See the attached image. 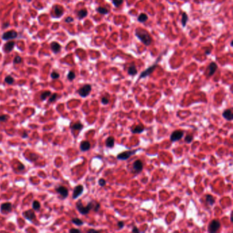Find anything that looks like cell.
Masks as SVG:
<instances>
[{"label": "cell", "mask_w": 233, "mask_h": 233, "mask_svg": "<svg viewBox=\"0 0 233 233\" xmlns=\"http://www.w3.org/2000/svg\"><path fill=\"white\" fill-rule=\"evenodd\" d=\"M135 34L138 38V39H140L141 43L146 44V46H149L151 44L152 38L146 30L138 27L135 29Z\"/></svg>", "instance_id": "1"}, {"label": "cell", "mask_w": 233, "mask_h": 233, "mask_svg": "<svg viewBox=\"0 0 233 233\" xmlns=\"http://www.w3.org/2000/svg\"><path fill=\"white\" fill-rule=\"evenodd\" d=\"M95 201H91L88 204H87L86 206H84L82 204V200H79L76 203V208L78 210V211L82 215H87L90 213V211L94 209V204H95Z\"/></svg>", "instance_id": "2"}, {"label": "cell", "mask_w": 233, "mask_h": 233, "mask_svg": "<svg viewBox=\"0 0 233 233\" xmlns=\"http://www.w3.org/2000/svg\"><path fill=\"white\" fill-rule=\"evenodd\" d=\"M221 227V224L218 220H213L211 221L208 226V230L211 233L216 232L217 231L220 230Z\"/></svg>", "instance_id": "3"}, {"label": "cell", "mask_w": 233, "mask_h": 233, "mask_svg": "<svg viewBox=\"0 0 233 233\" xmlns=\"http://www.w3.org/2000/svg\"><path fill=\"white\" fill-rule=\"evenodd\" d=\"M138 151V150H128V151L123 152V153H121L118 154V155H117V159L118 160H122V161L127 160L128 159H129L131 156L134 155Z\"/></svg>", "instance_id": "4"}, {"label": "cell", "mask_w": 233, "mask_h": 233, "mask_svg": "<svg viewBox=\"0 0 233 233\" xmlns=\"http://www.w3.org/2000/svg\"><path fill=\"white\" fill-rule=\"evenodd\" d=\"M184 135V131L181 130H176V131H173L170 135V140L172 142L177 141L181 140Z\"/></svg>", "instance_id": "5"}, {"label": "cell", "mask_w": 233, "mask_h": 233, "mask_svg": "<svg viewBox=\"0 0 233 233\" xmlns=\"http://www.w3.org/2000/svg\"><path fill=\"white\" fill-rule=\"evenodd\" d=\"M91 90H92V86L90 84H86L78 90V93L82 97H86L90 94Z\"/></svg>", "instance_id": "6"}, {"label": "cell", "mask_w": 233, "mask_h": 233, "mask_svg": "<svg viewBox=\"0 0 233 233\" xmlns=\"http://www.w3.org/2000/svg\"><path fill=\"white\" fill-rule=\"evenodd\" d=\"M55 190L56 191L58 194H60V196L62 197L63 199L64 198H67L68 196V190L67 187H65L64 186H59V187H56Z\"/></svg>", "instance_id": "7"}, {"label": "cell", "mask_w": 233, "mask_h": 233, "mask_svg": "<svg viewBox=\"0 0 233 233\" xmlns=\"http://www.w3.org/2000/svg\"><path fill=\"white\" fill-rule=\"evenodd\" d=\"M83 192V187L81 185H77L74 188L73 193V199H77V197H79Z\"/></svg>", "instance_id": "8"}, {"label": "cell", "mask_w": 233, "mask_h": 233, "mask_svg": "<svg viewBox=\"0 0 233 233\" xmlns=\"http://www.w3.org/2000/svg\"><path fill=\"white\" fill-rule=\"evenodd\" d=\"M12 204L10 202H6L3 203L1 205V212L2 213H4V214H7V213H10L12 211Z\"/></svg>", "instance_id": "9"}, {"label": "cell", "mask_w": 233, "mask_h": 233, "mask_svg": "<svg viewBox=\"0 0 233 233\" xmlns=\"http://www.w3.org/2000/svg\"><path fill=\"white\" fill-rule=\"evenodd\" d=\"M156 64L153 65V66H152V67H149L146 69V70H145L144 71H143L142 73H141L140 76V79H142V78H144V77H146L148 76H149L150 75H151V73H153V72L155 70V68H156Z\"/></svg>", "instance_id": "10"}, {"label": "cell", "mask_w": 233, "mask_h": 233, "mask_svg": "<svg viewBox=\"0 0 233 233\" xmlns=\"http://www.w3.org/2000/svg\"><path fill=\"white\" fill-rule=\"evenodd\" d=\"M17 36V33L15 31L11 30L4 33L3 36H2V38H3V40L13 39V38H15Z\"/></svg>", "instance_id": "11"}, {"label": "cell", "mask_w": 233, "mask_h": 233, "mask_svg": "<svg viewBox=\"0 0 233 233\" xmlns=\"http://www.w3.org/2000/svg\"><path fill=\"white\" fill-rule=\"evenodd\" d=\"M133 170L136 172H140L143 170V163L141 160H136L133 164Z\"/></svg>", "instance_id": "12"}, {"label": "cell", "mask_w": 233, "mask_h": 233, "mask_svg": "<svg viewBox=\"0 0 233 233\" xmlns=\"http://www.w3.org/2000/svg\"><path fill=\"white\" fill-rule=\"evenodd\" d=\"M23 216L27 219V220H29V221H32L34 219H35L36 217V215H35V213L33 210H28V211H25L23 213Z\"/></svg>", "instance_id": "13"}, {"label": "cell", "mask_w": 233, "mask_h": 233, "mask_svg": "<svg viewBox=\"0 0 233 233\" xmlns=\"http://www.w3.org/2000/svg\"><path fill=\"white\" fill-rule=\"evenodd\" d=\"M144 131V126L142 124H139L138 125L131 129V132L134 134H139V133H142Z\"/></svg>", "instance_id": "14"}, {"label": "cell", "mask_w": 233, "mask_h": 233, "mask_svg": "<svg viewBox=\"0 0 233 233\" xmlns=\"http://www.w3.org/2000/svg\"><path fill=\"white\" fill-rule=\"evenodd\" d=\"M209 73H208V77H211L215 73L216 70L217 69V65L215 62H211L209 66Z\"/></svg>", "instance_id": "15"}, {"label": "cell", "mask_w": 233, "mask_h": 233, "mask_svg": "<svg viewBox=\"0 0 233 233\" xmlns=\"http://www.w3.org/2000/svg\"><path fill=\"white\" fill-rule=\"evenodd\" d=\"M222 116L224 118L227 120L228 121H231L233 118V115L232 110L230 109H227L224 111L222 114Z\"/></svg>", "instance_id": "16"}, {"label": "cell", "mask_w": 233, "mask_h": 233, "mask_svg": "<svg viewBox=\"0 0 233 233\" xmlns=\"http://www.w3.org/2000/svg\"><path fill=\"white\" fill-rule=\"evenodd\" d=\"M90 143L88 141H82V143L80 144V149L83 152L87 151V150H89L90 149Z\"/></svg>", "instance_id": "17"}, {"label": "cell", "mask_w": 233, "mask_h": 233, "mask_svg": "<svg viewBox=\"0 0 233 233\" xmlns=\"http://www.w3.org/2000/svg\"><path fill=\"white\" fill-rule=\"evenodd\" d=\"M114 144H115V139H114V137L110 136L109 138H107V139L105 141L106 147L112 148L114 146Z\"/></svg>", "instance_id": "18"}, {"label": "cell", "mask_w": 233, "mask_h": 233, "mask_svg": "<svg viewBox=\"0 0 233 233\" xmlns=\"http://www.w3.org/2000/svg\"><path fill=\"white\" fill-rule=\"evenodd\" d=\"M54 12H55V14L56 15L57 17H59L60 16H62L63 14L64 13V10H63V8L60 6H55V9H54Z\"/></svg>", "instance_id": "19"}, {"label": "cell", "mask_w": 233, "mask_h": 233, "mask_svg": "<svg viewBox=\"0 0 233 233\" xmlns=\"http://www.w3.org/2000/svg\"><path fill=\"white\" fill-rule=\"evenodd\" d=\"M14 46V42L13 41H11V42H8L5 44V47H4V50L6 53H9L10 51H12V49H13Z\"/></svg>", "instance_id": "20"}, {"label": "cell", "mask_w": 233, "mask_h": 233, "mask_svg": "<svg viewBox=\"0 0 233 233\" xmlns=\"http://www.w3.org/2000/svg\"><path fill=\"white\" fill-rule=\"evenodd\" d=\"M83 124H82L81 123H79V122L70 124V129L73 130H76V131H81V130L83 129Z\"/></svg>", "instance_id": "21"}, {"label": "cell", "mask_w": 233, "mask_h": 233, "mask_svg": "<svg viewBox=\"0 0 233 233\" xmlns=\"http://www.w3.org/2000/svg\"><path fill=\"white\" fill-rule=\"evenodd\" d=\"M206 202L208 205L209 206H213V204L215 203V200L213 196H211L210 194H208L206 196Z\"/></svg>", "instance_id": "22"}, {"label": "cell", "mask_w": 233, "mask_h": 233, "mask_svg": "<svg viewBox=\"0 0 233 233\" xmlns=\"http://www.w3.org/2000/svg\"><path fill=\"white\" fill-rule=\"evenodd\" d=\"M51 48L52 51L54 52V53H58L60 52V49H61V47L58 43H52L51 44Z\"/></svg>", "instance_id": "23"}, {"label": "cell", "mask_w": 233, "mask_h": 233, "mask_svg": "<svg viewBox=\"0 0 233 233\" xmlns=\"http://www.w3.org/2000/svg\"><path fill=\"white\" fill-rule=\"evenodd\" d=\"M138 73V70H137L136 67L133 65V66H131V67L129 68L128 69V74L131 76H133V75H137Z\"/></svg>", "instance_id": "24"}, {"label": "cell", "mask_w": 233, "mask_h": 233, "mask_svg": "<svg viewBox=\"0 0 233 233\" xmlns=\"http://www.w3.org/2000/svg\"><path fill=\"white\" fill-rule=\"evenodd\" d=\"M88 15V11L86 9H82L78 12V17L79 19H83Z\"/></svg>", "instance_id": "25"}, {"label": "cell", "mask_w": 233, "mask_h": 233, "mask_svg": "<svg viewBox=\"0 0 233 233\" xmlns=\"http://www.w3.org/2000/svg\"><path fill=\"white\" fill-rule=\"evenodd\" d=\"M71 222L76 225V226H82L83 224V223H84L82 220H80L79 218H73V219H72Z\"/></svg>", "instance_id": "26"}, {"label": "cell", "mask_w": 233, "mask_h": 233, "mask_svg": "<svg viewBox=\"0 0 233 233\" xmlns=\"http://www.w3.org/2000/svg\"><path fill=\"white\" fill-rule=\"evenodd\" d=\"M138 20L139 22L140 23H144L145 21H146L148 20V16L146 14H141L140 15H139L138 18Z\"/></svg>", "instance_id": "27"}, {"label": "cell", "mask_w": 233, "mask_h": 233, "mask_svg": "<svg viewBox=\"0 0 233 233\" xmlns=\"http://www.w3.org/2000/svg\"><path fill=\"white\" fill-rule=\"evenodd\" d=\"M187 21H188V17H187V14L184 12V13H183L182 14V20H181L183 27H185Z\"/></svg>", "instance_id": "28"}, {"label": "cell", "mask_w": 233, "mask_h": 233, "mask_svg": "<svg viewBox=\"0 0 233 233\" xmlns=\"http://www.w3.org/2000/svg\"><path fill=\"white\" fill-rule=\"evenodd\" d=\"M51 93L50 91H45V92H43V93L41 94L40 99L43 100H45V99H46L47 97H50V96H51Z\"/></svg>", "instance_id": "29"}, {"label": "cell", "mask_w": 233, "mask_h": 233, "mask_svg": "<svg viewBox=\"0 0 233 233\" xmlns=\"http://www.w3.org/2000/svg\"><path fill=\"white\" fill-rule=\"evenodd\" d=\"M97 12H99V13L102 14H107L109 13V10L105 8H103V7H99L97 8Z\"/></svg>", "instance_id": "30"}, {"label": "cell", "mask_w": 233, "mask_h": 233, "mask_svg": "<svg viewBox=\"0 0 233 233\" xmlns=\"http://www.w3.org/2000/svg\"><path fill=\"white\" fill-rule=\"evenodd\" d=\"M32 208L34 211H38L40 209V204L38 201H34L32 203Z\"/></svg>", "instance_id": "31"}, {"label": "cell", "mask_w": 233, "mask_h": 233, "mask_svg": "<svg viewBox=\"0 0 233 233\" xmlns=\"http://www.w3.org/2000/svg\"><path fill=\"white\" fill-rule=\"evenodd\" d=\"M193 140H194V136L191 135H187L185 138V141L186 143H191L193 141Z\"/></svg>", "instance_id": "32"}, {"label": "cell", "mask_w": 233, "mask_h": 233, "mask_svg": "<svg viewBox=\"0 0 233 233\" xmlns=\"http://www.w3.org/2000/svg\"><path fill=\"white\" fill-rule=\"evenodd\" d=\"M109 103V96H108V97H103L102 99H101V103H102L103 105H107V104Z\"/></svg>", "instance_id": "33"}, {"label": "cell", "mask_w": 233, "mask_h": 233, "mask_svg": "<svg viewBox=\"0 0 233 233\" xmlns=\"http://www.w3.org/2000/svg\"><path fill=\"white\" fill-rule=\"evenodd\" d=\"M5 82H6L8 84H12L14 82V79L12 78V77H10V76H8V77H6L5 79Z\"/></svg>", "instance_id": "34"}, {"label": "cell", "mask_w": 233, "mask_h": 233, "mask_svg": "<svg viewBox=\"0 0 233 233\" xmlns=\"http://www.w3.org/2000/svg\"><path fill=\"white\" fill-rule=\"evenodd\" d=\"M112 3L116 7H118L123 3V0H113Z\"/></svg>", "instance_id": "35"}, {"label": "cell", "mask_w": 233, "mask_h": 233, "mask_svg": "<svg viewBox=\"0 0 233 233\" xmlns=\"http://www.w3.org/2000/svg\"><path fill=\"white\" fill-rule=\"evenodd\" d=\"M57 97H58V94H57L56 93H55V94H52V95H51V97H50L49 99V103H53L54 100H56Z\"/></svg>", "instance_id": "36"}, {"label": "cell", "mask_w": 233, "mask_h": 233, "mask_svg": "<svg viewBox=\"0 0 233 233\" xmlns=\"http://www.w3.org/2000/svg\"><path fill=\"white\" fill-rule=\"evenodd\" d=\"M75 78V73H74V72H73V71H70V72H69V73H68V79L70 80V81H72V80H73Z\"/></svg>", "instance_id": "37"}, {"label": "cell", "mask_w": 233, "mask_h": 233, "mask_svg": "<svg viewBox=\"0 0 233 233\" xmlns=\"http://www.w3.org/2000/svg\"><path fill=\"white\" fill-rule=\"evenodd\" d=\"M100 204H99V202H96L95 204H94V209H93L94 211V212H98V211H99V209H100Z\"/></svg>", "instance_id": "38"}, {"label": "cell", "mask_w": 233, "mask_h": 233, "mask_svg": "<svg viewBox=\"0 0 233 233\" xmlns=\"http://www.w3.org/2000/svg\"><path fill=\"white\" fill-rule=\"evenodd\" d=\"M99 184L100 187H104L106 185V180L104 179H100L99 180Z\"/></svg>", "instance_id": "39"}, {"label": "cell", "mask_w": 233, "mask_h": 233, "mask_svg": "<svg viewBox=\"0 0 233 233\" xmlns=\"http://www.w3.org/2000/svg\"><path fill=\"white\" fill-rule=\"evenodd\" d=\"M8 116H6V115H2L0 116V122H6V120H8Z\"/></svg>", "instance_id": "40"}, {"label": "cell", "mask_w": 233, "mask_h": 233, "mask_svg": "<svg viewBox=\"0 0 233 233\" xmlns=\"http://www.w3.org/2000/svg\"><path fill=\"white\" fill-rule=\"evenodd\" d=\"M51 77H52L53 79H58L59 77H60V75H59L58 73H56V72H53V73H52L51 75Z\"/></svg>", "instance_id": "41"}, {"label": "cell", "mask_w": 233, "mask_h": 233, "mask_svg": "<svg viewBox=\"0 0 233 233\" xmlns=\"http://www.w3.org/2000/svg\"><path fill=\"white\" fill-rule=\"evenodd\" d=\"M14 61V63H21V61H22V59H21V58L20 56H17L16 57Z\"/></svg>", "instance_id": "42"}, {"label": "cell", "mask_w": 233, "mask_h": 233, "mask_svg": "<svg viewBox=\"0 0 233 233\" xmlns=\"http://www.w3.org/2000/svg\"><path fill=\"white\" fill-rule=\"evenodd\" d=\"M124 224L123 221H119L118 223V226L119 229H122V228L124 227Z\"/></svg>", "instance_id": "43"}, {"label": "cell", "mask_w": 233, "mask_h": 233, "mask_svg": "<svg viewBox=\"0 0 233 233\" xmlns=\"http://www.w3.org/2000/svg\"><path fill=\"white\" fill-rule=\"evenodd\" d=\"M69 232H81V230H79V229H75V228H72L70 230H69Z\"/></svg>", "instance_id": "44"}, {"label": "cell", "mask_w": 233, "mask_h": 233, "mask_svg": "<svg viewBox=\"0 0 233 233\" xmlns=\"http://www.w3.org/2000/svg\"><path fill=\"white\" fill-rule=\"evenodd\" d=\"M132 232H140V230L137 227H133L132 229Z\"/></svg>", "instance_id": "45"}, {"label": "cell", "mask_w": 233, "mask_h": 233, "mask_svg": "<svg viewBox=\"0 0 233 233\" xmlns=\"http://www.w3.org/2000/svg\"><path fill=\"white\" fill-rule=\"evenodd\" d=\"M72 21H73V19L70 17H68V18L66 19V22L67 23H70V22H72Z\"/></svg>", "instance_id": "46"}, {"label": "cell", "mask_w": 233, "mask_h": 233, "mask_svg": "<svg viewBox=\"0 0 233 233\" xmlns=\"http://www.w3.org/2000/svg\"><path fill=\"white\" fill-rule=\"evenodd\" d=\"M88 232H99V231L94 230V229H90L88 231Z\"/></svg>", "instance_id": "47"}, {"label": "cell", "mask_w": 233, "mask_h": 233, "mask_svg": "<svg viewBox=\"0 0 233 233\" xmlns=\"http://www.w3.org/2000/svg\"><path fill=\"white\" fill-rule=\"evenodd\" d=\"M27 136H28V135H27V133H26V132H24V133L23 134V135H22V138H27Z\"/></svg>", "instance_id": "48"}, {"label": "cell", "mask_w": 233, "mask_h": 233, "mask_svg": "<svg viewBox=\"0 0 233 233\" xmlns=\"http://www.w3.org/2000/svg\"><path fill=\"white\" fill-rule=\"evenodd\" d=\"M210 53H211V50H209V51H207L205 52V54L206 55H209Z\"/></svg>", "instance_id": "49"}, {"label": "cell", "mask_w": 233, "mask_h": 233, "mask_svg": "<svg viewBox=\"0 0 233 233\" xmlns=\"http://www.w3.org/2000/svg\"><path fill=\"white\" fill-rule=\"evenodd\" d=\"M230 46H232V41H231V43H230Z\"/></svg>", "instance_id": "50"}, {"label": "cell", "mask_w": 233, "mask_h": 233, "mask_svg": "<svg viewBox=\"0 0 233 233\" xmlns=\"http://www.w3.org/2000/svg\"><path fill=\"white\" fill-rule=\"evenodd\" d=\"M30 1H31V0H28V2H30Z\"/></svg>", "instance_id": "51"}]
</instances>
